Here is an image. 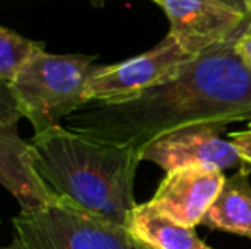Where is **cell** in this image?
Segmentation results:
<instances>
[{
    "label": "cell",
    "instance_id": "obj_19",
    "mask_svg": "<svg viewBox=\"0 0 251 249\" xmlns=\"http://www.w3.org/2000/svg\"><path fill=\"white\" fill-rule=\"evenodd\" d=\"M200 249H212V248H208V246H207V244H203V246H201Z\"/></svg>",
    "mask_w": 251,
    "mask_h": 249
},
{
    "label": "cell",
    "instance_id": "obj_18",
    "mask_svg": "<svg viewBox=\"0 0 251 249\" xmlns=\"http://www.w3.org/2000/svg\"><path fill=\"white\" fill-rule=\"evenodd\" d=\"M246 3V10H248V16L251 17V0H245Z\"/></svg>",
    "mask_w": 251,
    "mask_h": 249
},
{
    "label": "cell",
    "instance_id": "obj_14",
    "mask_svg": "<svg viewBox=\"0 0 251 249\" xmlns=\"http://www.w3.org/2000/svg\"><path fill=\"white\" fill-rule=\"evenodd\" d=\"M229 142L234 145L236 152L241 157V167H245L251 173V123L248 125V128L241 130V132L231 133Z\"/></svg>",
    "mask_w": 251,
    "mask_h": 249
},
{
    "label": "cell",
    "instance_id": "obj_17",
    "mask_svg": "<svg viewBox=\"0 0 251 249\" xmlns=\"http://www.w3.org/2000/svg\"><path fill=\"white\" fill-rule=\"evenodd\" d=\"M93 5H96V7H101V5H104L106 2H111V0H89Z\"/></svg>",
    "mask_w": 251,
    "mask_h": 249
},
{
    "label": "cell",
    "instance_id": "obj_16",
    "mask_svg": "<svg viewBox=\"0 0 251 249\" xmlns=\"http://www.w3.org/2000/svg\"><path fill=\"white\" fill-rule=\"evenodd\" d=\"M221 3H224V5L231 7V9L238 10V12H243L248 16V10H246V3L245 0H219Z\"/></svg>",
    "mask_w": 251,
    "mask_h": 249
},
{
    "label": "cell",
    "instance_id": "obj_15",
    "mask_svg": "<svg viewBox=\"0 0 251 249\" xmlns=\"http://www.w3.org/2000/svg\"><path fill=\"white\" fill-rule=\"evenodd\" d=\"M236 51L241 57V60L245 62V65L251 68V19L248 23V27L236 40Z\"/></svg>",
    "mask_w": 251,
    "mask_h": 249
},
{
    "label": "cell",
    "instance_id": "obj_1",
    "mask_svg": "<svg viewBox=\"0 0 251 249\" xmlns=\"http://www.w3.org/2000/svg\"><path fill=\"white\" fill-rule=\"evenodd\" d=\"M236 40L190 60L133 99L80 108L67 128L140 154L152 140L183 126L251 121V68L236 51Z\"/></svg>",
    "mask_w": 251,
    "mask_h": 249
},
{
    "label": "cell",
    "instance_id": "obj_10",
    "mask_svg": "<svg viewBox=\"0 0 251 249\" xmlns=\"http://www.w3.org/2000/svg\"><path fill=\"white\" fill-rule=\"evenodd\" d=\"M125 229L140 249H200L205 244L195 229L175 222L151 202L137 203Z\"/></svg>",
    "mask_w": 251,
    "mask_h": 249
},
{
    "label": "cell",
    "instance_id": "obj_12",
    "mask_svg": "<svg viewBox=\"0 0 251 249\" xmlns=\"http://www.w3.org/2000/svg\"><path fill=\"white\" fill-rule=\"evenodd\" d=\"M45 48V43L33 41L0 26V80L12 82L19 70L34 55Z\"/></svg>",
    "mask_w": 251,
    "mask_h": 249
},
{
    "label": "cell",
    "instance_id": "obj_13",
    "mask_svg": "<svg viewBox=\"0 0 251 249\" xmlns=\"http://www.w3.org/2000/svg\"><path fill=\"white\" fill-rule=\"evenodd\" d=\"M23 118L10 82L0 80V126L17 125Z\"/></svg>",
    "mask_w": 251,
    "mask_h": 249
},
{
    "label": "cell",
    "instance_id": "obj_11",
    "mask_svg": "<svg viewBox=\"0 0 251 249\" xmlns=\"http://www.w3.org/2000/svg\"><path fill=\"white\" fill-rule=\"evenodd\" d=\"M201 226L210 230L251 239V183L248 169L239 167L234 176L226 178L217 198L205 213Z\"/></svg>",
    "mask_w": 251,
    "mask_h": 249
},
{
    "label": "cell",
    "instance_id": "obj_4",
    "mask_svg": "<svg viewBox=\"0 0 251 249\" xmlns=\"http://www.w3.org/2000/svg\"><path fill=\"white\" fill-rule=\"evenodd\" d=\"M16 239L10 249H140L125 227L108 222L55 198L12 219Z\"/></svg>",
    "mask_w": 251,
    "mask_h": 249
},
{
    "label": "cell",
    "instance_id": "obj_7",
    "mask_svg": "<svg viewBox=\"0 0 251 249\" xmlns=\"http://www.w3.org/2000/svg\"><path fill=\"white\" fill-rule=\"evenodd\" d=\"M169 19V36L190 55L201 53L227 43L248 27L250 16L219 0H151Z\"/></svg>",
    "mask_w": 251,
    "mask_h": 249
},
{
    "label": "cell",
    "instance_id": "obj_5",
    "mask_svg": "<svg viewBox=\"0 0 251 249\" xmlns=\"http://www.w3.org/2000/svg\"><path fill=\"white\" fill-rule=\"evenodd\" d=\"M193 60L173 36H166L157 46L115 65L94 67L86 84L89 103H123L152 87L169 80Z\"/></svg>",
    "mask_w": 251,
    "mask_h": 249
},
{
    "label": "cell",
    "instance_id": "obj_8",
    "mask_svg": "<svg viewBox=\"0 0 251 249\" xmlns=\"http://www.w3.org/2000/svg\"><path fill=\"white\" fill-rule=\"evenodd\" d=\"M224 181L222 171L200 167L173 171L166 173L149 202L175 222L195 229L217 198Z\"/></svg>",
    "mask_w": 251,
    "mask_h": 249
},
{
    "label": "cell",
    "instance_id": "obj_2",
    "mask_svg": "<svg viewBox=\"0 0 251 249\" xmlns=\"http://www.w3.org/2000/svg\"><path fill=\"white\" fill-rule=\"evenodd\" d=\"M33 167L55 198L125 227L135 208L139 152L67 126L33 135Z\"/></svg>",
    "mask_w": 251,
    "mask_h": 249
},
{
    "label": "cell",
    "instance_id": "obj_6",
    "mask_svg": "<svg viewBox=\"0 0 251 249\" xmlns=\"http://www.w3.org/2000/svg\"><path fill=\"white\" fill-rule=\"evenodd\" d=\"M224 126L222 123H199L168 132L140 150V160L155 164L166 173L188 167L214 171L241 167V157L234 145L221 136Z\"/></svg>",
    "mask_w": 251,
    "mask_h": 249
},
{
    "label": "cell",
    "instance_id": "obj_9",
    "mask_svg": "<svg viewBox=\"0 0 251 249\" xmlns=\"http://www.w3.org/2000/svg\"><path fill=\"white\" fill-rule=\"evenodd\" d=\"M0 186L17 200L24 212L55 200L34 171L29 142L17 135V125L0 126Z\"/></svg>",
    "mask_w": 251,
    "mask_h": 249
},
{
    "label": "cell",
    "instance_id": "obj_3",
    "mask_svg": "<svg viewBox=\"0 0 251 249\" xmlns=\"http://www.w3.org/2000/svg\"><path fill=\"white\" fill-rule=\"evenodd\" d=\"M96 55H56L40 50L10 82L17 106L34 135L58 126L62 118L87 104L86 84Z\"/></svg>",
    "mask_w": 251,
    "mask_h": 249
}]
</instances>
